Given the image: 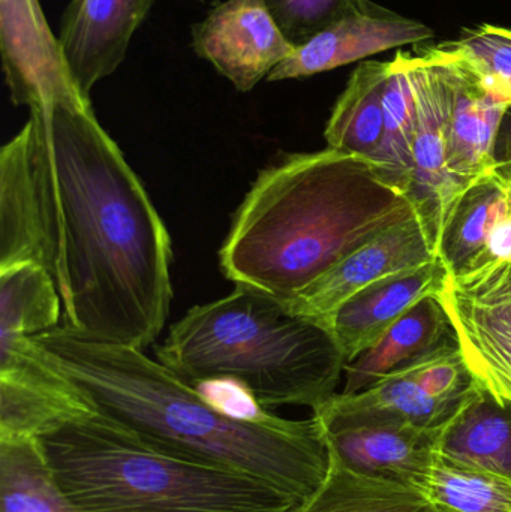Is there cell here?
<instances>
[{"instance_id": "6da1fadb", "label": "cell", "mask_w": 511, "mask_h": 512, "mask_svg": "<svg viewBox=\"0 0 511 512\" xmlns=\"http://www.w3.org/2000/svg\"><path fill=\"white\" fill-rule=\"evenodd\" d=\"M29 111L36 236L62 300V327L95 342L152 345L173 300L164 221L90 99H53Z\"/></svg>"}, {"instance_id": "7a4b0ae2", "label": "cell", "mask_w": 511, "mask_h": 512, "mask_svg": "<svg viewBox=\"0 0 511 512\" xmlns=\"http://www.w3.org/2000/svg\"><path fill=\"white\" fill-rule=\"evenodd\" d=\"M32 339L99 414L156 450L260 478L299 501L326 478L329 447L314 415L234 420L143 349L84 339L62 325Z\"/></svg>"}, {"instance_id": "3957f363", "label": "cell", "mask_w": 511, "mask_h": 512, "mask_svg": "<svg viewBox=\"0 0 511 512\" xmlns=\"http://www.w3.org/2000/svg\"><path fill=\"white\" fill-rule=\"evenodd\" d=\"M420 215L389 168L339 150L293 153L258 174L231 222L219 267L282 301L389 228Z\"/></svg>"}, {"instance_id": "277c9868", "label": "cell", "mask_w": 511, "mask_h": 512, "mask_svg": "<svg viewBox=\"0 0 511 512\" xmlns=\"http://www.w3.org/2000/svg\"><path fill=\"white\" fill-rule=\"evenodd\" d=\"M156 355L191 385L239 382L269 411L279 406L314 411L335 396L347 366L329 327L245 286L189 309L171 325Z\"/></svg>"}, {"instance_id": "5b68a950", "label": "cell", "mask_w": 511, "mask_h": 512, "mask_svg": "<svg viewBox=\"0 0 511 512\" xmlns=\"http://www.w3.org/2000/svg\"><path fill=\"white\" fill-rule=\"evenodd\" d=\"M41 442L81 512H287L299 502L260 478L156 450L99 412Z\"/></svg>"}, {"instance_id": "8992f818", "label": "cell", "mask_w": 511, "mask_h": 512, "mask_svg": "<svg viewBox=\"0 0 511 512\" xmlns=\"http://www.w3.org/2000/svg\"><path fill=\"white\" fill-rule=\"evenodd\" d=\"M438 298L473 378L511 402V261L449 276Z\"/></svg>"}, {"instance_id": "52a82bcc", "label": "cell", "mask_w": 511, "mask_h": 512, "mask_svg": "<svg viewBox=\"0 0 511 512\" xmlns=\"http://www.w3.org/2000/svg\"><path fill=\"white\" fill-rule=\"evenodd\" d=\"M408 63L416 104L410 197L437 246L453 207L470 183L459 182L449 168L453 90L446 65L429 45L408 53Z\"/></svg>"}, {"instance_id": "ba28073f", "label": "cell", "mask_w": 511, "mask_h": 512, "mask_svg": "<svg viewBox=\"0 0 511 512\" xmlns=\"http://www.w3.org/2000/svg\"><path fill=\"white\" fill-rule=\"evenodd\" d=\"M95 414L32 337L0 336V439H42Z\"/></svg>"}, {"instance_id": "9c48e42d", "label": "cell", "mask_w": 511, "mask_h": 512, "mask_svg": "<svg viewBox=\"0 0 511 512\" xmlns=\"http://www.w3.org/2000/svg\"><path fill=\"white\" fill-rule=\"evenodd\" d=\"M429 47L443 60L452 83L449 168L468 185L494 170L498 132L511 108V84L449 41Z\"/></svg>"}, {"instance_id": "30bf717a", "label": "cell", "mask_w": 511, "mask_h": 512, "mask_svg": "<svg viewBox=\"0 0 511 512\" xmlns=\"http://www.w3.org/2000/svg\"><path fill=\"white\" fill-rule=\"evenodd\" d=\"M192 50L237 92L267 80L294 53L266 0H225L191 27Z\"/></svg>"}, {"instance_id": "8fae6325", "label": "cell", "mask_w": 511, "mask_h": 512, "mask_svg": "<svg viewBox=\"0 0 511 512\" xmlns=\"http://www.w3.org/2000/svg\"><path fill=\"white\" fill-rule=\"evenodd\" d=\"M437 258L432 234L422 216L416 215L384 231L284 303L293 312L330 328L336 312L360 292L384 280L413 273Z\"/></svg>"}, {"instance_id": "7c38bea8", "label": "cell", "mask_w": 511, "mask_h": 512, "mask_svg": "<svg viewBox=\"0 0 511 512\" xmlns=\"http://www.w3.org/2000/svg\"><path fill=\"white\" fill-rule=\"evenodd\" d=\"M0 54L15 107L83 96L69 75L59 36L51 32L39 0H0Z\"/></svg>"}, {"instance_id": "4fadbf2b", "label": "cell", "mask_w": 511, "mask_h": 512, "mask_svg": "<svg viewBox=\"0 0 511 512\" xmlns=\"http://www.w3.org/2000/svg\"><path fill=\"white\" fill-rule=\"evenodd\" d=\"M434 38V30L414 18L372 2L362 11L345 15L299 45L276 66L267 81L299 80L368 59L383 51L419 45Z\"/></svg>"}, {"instance_id": "5bb4252c", "label": "cell", "mask_w": 511, "mask_h": 512, "mask_svg": "<svg viewBox=\"0 0 511 512\" xmlns=\"http://www.w3.org/2000/svg\"><path fill=\"white\" fill-rule=\"evenodd\" d=\"M155 0H71L60 20L59 42L75 87H93L125 62L135 32Z\"/></svg>"}, {"instance_id": "9a60e30c", "label": "cell", "mask_w": 511, "mask_h": 512, "mask_svg": "<svg viewBox=\"0 0 511 512\" xmlns=\"http://www.w3.org/2000/svg\"><path fill=\"white\" fill-rule=\"evenodd\" d=\"M450 276L511 261V185L495 170L470 182L437 245Z\"/></svg>"}, {"instance_id": "2e32d148", "label": "cell", "mask_w": 511, "mask_h": 512, "mask_svg": "<svg viewBox=\"0 0 511 512\" xmlns=\"http://www.w3.org/2000/svg\"><path fill=\"white\" fill-rule=\"evenodd\" d=\"M443 429L383 423L323 432L329 453L351 471L422 490L440 456Z\"/></svg>"}, {"instance_id": "e0dca14e", "label": "cell", "mask_w": 511, "mask_h": 512, "mask_svg": "<svg viewBox=\"0 0 511 512\" xmlns=\"http://www.w3.org/2000/svg\"><path fill=\"white\" fill-rule=\"evenodd\" d=\"M449 276L438 256L413 273L384 280L348 300L330 324L347 364L380 343L420 301L438 297Z\"/></svg>"}, {"instance_id": "ac0fdd59", "label": "cell", "mask_w": 511, "mask_h": 512, "mask_svg": "<svg viewBox=\"0 0 511 512\" xmlns=\"http://www.w3.org/2000/svg\"><path fill=\"white\" fill-rule=\"evenodd\" d=\"M468 393L459 399H437L417 384L407 366L359 393H336L312 415L324 430L383 423L438 429L452 420Z\"/></svg>"}, {"instance_id": "d6986e66", "label": "cell", "mask_w": 511, "mask_h": 512, "mask_svg": "<svg viewBox=\"0 0 511 512\" xmlns=\"http://www.w3.org/2000/svg\"><path fill=\"white\" fill-rule=\"evenodd\" d=\"M455 343L458 339L440 298H425L380 343L345 366L342 393L366 390L384 376Z\"/></svg>"}, {"instance_id": "ffe728a7", "label": "cell", "mask_w": 511, "mask_h": 512, "mask_svg": "<svg viewBox=\"0 0 511 512\" xmlns=\"http://www.w3.org/2000/svg\"><path fill=\"white\" fill-rule=\"evenodd\" d=\"M440 457L511 478V402L497 399L476 381L444 426Z\"/></svg>"}, {"instance_id": "44dd1931", "label": "cell", "mask_w": 511, "mask_h": 512, "mask_svg": "<svg viewBox=\"0 0 511 512\" xmlns=\"http://www.w3.org/2000/svg\"><path fill=\"white\" fill-rule=\"evenodd\" d=\"M390 62L363 60L348 80L324 129L327 147L377 161L384 137V90Z\"/></svg>"}, {"instance_id": "7402d4cb", "label": "cell", "mask_w": 511, "mask_h": 512, "mask_svg": "<svg viewBox=\"0 0 511 512\" xmlns=\"http://www.w3.org/2000/svg\"><path fill=\"white\" fill-rule=\"evenodd\" d=\"M287 512L443 511L422 490L351 471L330 454L329 471L323 483Z\"/></svg>"}, {"instance_id": "603a6c76", "label": "cell", "mask_w": 511, "mask_h": 512, "mask_svg": "<svg viewBox=\"0 0 511 512\" xmlns=\"http://www.w3.org/2000/svg\"><path fill=\"white\" fill-rule=\"evenodd\" d=\"M21 264L41 265L23 128L0 152V270Z\"/></svg>"}, {"instance_id": "cb8c5ba5", "label": "cell", "mask_w": 511, "mask_h": 512, "mask_svg": "<svg viewBox=\"0 0 511 512\" xmlns=\"http://www.w3.org/2000/svg\"><path fill=\"white\" fill-rule=\"evenodd\" d=\"M0 512H81L60 489L41 439H0Z\"/></svg>"}, {"instance_id": "d4e9b609", "label": "cell", "mask_w": 511, "mask_h": 512, "mask_svg": "<svg viewBox=\"0 0 511 512\" xmlns=\"http://www.w3.org/2000/svg\"><path fill=\"white\" fill-rule=\"evenodd\" d=\"M62 300L45 267L0 270V336L32 337L60 327Z\"/></svg>"}, {"instance_id": "484cf974", "label": "cell", "mask_w": 511, "mask_h": 512, "mask_svg": "<svg viewBox=\"0 0 511 512\" xmlns=\"http://www.w3.org/2000/svg\"><path fill=\"white\" fill-rule=\"evenodd\" d=\"M422 492L443 512H511V478L440 456Z\"/></svg>"}, {"instance_id": "4316f807", "label": "cell", "mask_w": 511, "mask_h": 512, "mask_svg": "<svg viewBox=\"0 0 511 512\" xmlns=\"http://www.w3.org/2000/svg\"><path fill=\"white\" fill-rule=\"evenodd\" d=\"M416 132V104L408 53L399 51L390 62L384 90V137L377 162L410 192L413 174V146Z\"/></svg>"}, {"instance_id": "83f0119b", "label": "cell", "mask_w": 511, "mask_h": 512, "mask_svg": "<svg viewBox=\"0 0 511 512\" xmlns=\"http://www.w3.org/2000/svg\"><path fill=\"white\" fill-rule=\"evenodd\" d=\"M288 41L299 47L345 15L362 11L372 0H266Z\"/></svg>"}, {"instance_id": "f1b7e54d", "label": "cell", "mask_w": 511, "mask_h": 512, "mask_svg": "<svg viewBox=\"0 0 511 512\" xmlns=\"http://www.w3.org/2000/svg\"><path fill=\"white\" fill-rule=\"evenodd\" d=\"M408 369L417 384L437 399H459L476 384L458 343L426 355Z\"/></svg>"}, {"instance_id": "f546056e", "label": "cell", "mask_w": 511, "mask_h": 512, "mask_svg": "<svg viewBox=\"0 0 511 512\" xmlns=\"http://www.w3.org/2000/svg\"><path fill=\"white\" fill-rule=\"evenodd\" d=\"M449 44L479 60L488 71L511 84V29L480 24L462 30L459 38Z\"/></svg>"}, {"instance_id": "4dcf8cb0", "label": "cell", "mask_w": 511, "mask_h": 512, "mask_svg": "<svg viewBox=\"0 0 511 512\" xmlns=\"http://www.w3.org/2000/svg\"><path fill=\"white\" fill-rule=\"evenodd\" d=\"M192 387L213 408L234 420L264 423L275 417L269 409L260 405L248 388L231 379H210L198 382Z\"/></svg>"}, {"instance_id": "1f68e13d", "label": "cell", "mask_w": 511, "mask_h": 512, "mask_svg": "<svg viewBox=\"0 0 511 512\" xmlns=\"http://www.w3.org/2000/svg\"><path fill=\"white\" fill-rule=\"evenodd\" d=\"M511 168V108L504 117L503 125L498 132L497 144H495L494 170L501 173Z\"/></svg>"}, {"instance_id": "d6a6232c", "label": "cell", "mask_w": 511, "mask_h": 512, "mask_svg": "<svg viewBox=\"0 0 511 512\" xmlns=\"http://www.w3.org/2000/svg\"><path fill=\"white\" fill-rule=\"evenodd\" d=\"M506 180H509V183H510V185H511V177H509V179H506Z\"/></svg>"}, {"instance_id": "836d02e7", "label": "cell", "mask_w": 511, "mask_h": 512, "mask_svg": "<svg viewBox=\"0 0 511 512\" xmlns=\"http://www.w3.org/2000/svg\"><path fill=\"white\" fill-rule=\"evenodd\" d=\"M198 2H206V0H198Z\"/></svg>"}]
</instances>
